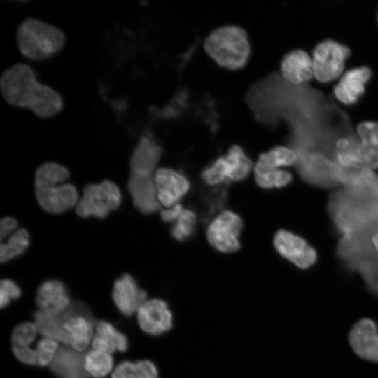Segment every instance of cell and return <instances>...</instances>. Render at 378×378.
Here are the masks:
<instances>
[{
    "mask_svg": "<svg viewBox=\"0 0 378 378\" xmlns=\"http://www.w3.org/2000/svg\"><path fill=\"white\" fill-rule=\"evenodd\" d=\"M162 153V147L150 135H143L130 157L131 174L152 176Z\"/></svg>",
    "mask_w": 378,
    "mask_h": 378,
    "instance_id": "16",
    "label": "cell"
},
{
    "mask_svg": "<svg viewBox=\"0 0 378 378\" xmlns=\"http://www.w3.org/2000/svg\"><path fill=\"white\" fill-rule=\"evenodd\" d=\"M113 358L107 352L92 349L84 355V368L90 377L104 378L113 368Z\"/></svg>",
    "mask_w": 378,
    "mask_h": 378,
    "instance_id": "30",
    "label": "cell"
},
{
    "mask_svg": "<svg viewBox=\"0 0 378 378\" xmlns=\"http://www.w3.org/2000/svg\"><path fill=\"white\" fill-rule=\"evenodd\" d=\"M15 358L21 363L29 365H37L35 349L28 347L12 346Z\"/></svg>",
    "mask_w": 378,
    "mask_h": 378,
    "instance_id": "38",
    "label": "cell"
},
{
    "mask_svg": "<svg viewBox=\"0 0 378 378\" xmlns=\"http://www.w3.org/2000/svg\"><path fill=\"white\" fill-rule=\"evenodd\" d=\"M121 200L119 188L113 182L105 180L85 187L76 206V212L82 218H104L120 206Z\"/></svg>",
    "mask_w": 378,
    "mask_h": 378,
    "instance_id": "6",
    "label": "cell"
},
{
    "mask_svg": "<svg viewBox=\"0 0 378 378\" xmlns=\"http://www.w3.org/2000/svg\"><path fill=\"white\" fill-rule=\"evenodd\" d=\"M17 220L12 217H6L0 223V237L1 241L10 236L18 229Z\"/></svg>",
    "mask_w": 378,
    "mask_h": 378,
    "instance_id": "39",
    "label": "cell"
},
{
    "mask_svg": "<svg viewBox=\"0 0 378 378\" xmlns=\"http://www.w3.org/2000/svg\"><path fill=\"white\" fill-rule=\"evenodd\" d=\"M372 71L367 66L356 67L347 71L334 87L335 97L345 104H353L364 94L365 85Z\"/></svg>",
    "mask_w": 378,
    "mask_h": 378,
    "instance_id": "19",
    "label": "cell"
},
{
    "mask_svg": "<svg viewBox=\"0 0 378 378\" xmlns=\"http://www.w3.org/2000/svg\"><path fill=\"white\" fill-rule=\"evenodd\" d=\"M243 226V220L238 214L230 210L222 211L209 224L207 240L219 252H237L241 247L239 237Z\"/></svg>",
    "mask_w": 378,
    "mask_h": 378,
    "instance_id": "7",
    "label": "cell"
},
{
    "mask_svg": "<svg viewBox=\"0 0 378 378\" xmlns=\"http://www.w3.org/2000/svg\"><path fill=\"white\" fill-rule=\"evenodd\" d=\"M154 181L158 199L167 207L178 204L190 187L188 178L183 174L167 167L156 171Z\"/></svg>",
    "mask_w": 378,
    "mask_h": 378,
    "instance_id": "13",
    "label": "cell"
},
{
    "mask_svg": "<svg viewBox=\"0 0 378 378\" xmlns=\"http://www.w3.org/2000/svg\"><path fill=\"white\" fill-rule=\"evenodd\" d=\"M128 189L134 204L142 213L150 214L160 207L154 177L131 174Z\"/></svg>",
    "mask_w": 378,
    "mask_h": 378,
    "instance_id": "18",
    "label": "cell"
},
{
    "mask_svg": "<svg viewBox=\"0 0 378 378\" xmlns=\"http://www.w3.org/2000/svg\"><path fill=\"white\" fill-rule=\"evenodd\" d=\"M29 244L28 232L23 228L18 229L0 246V260L5 262L22 255Z\"/></svg>",
    "mask_w": 378,
    "mask_h": 378,
    "instance_id": "31",
    "label": "cell"
},
{
    "mask_svg": "<svg viewBox=\"0 0 378 378\" xmlns=\"http://www.w3.org/2000/svg\"><path fill=\"white\" fill-rule=\"evenodd\" d=\"M297 160V154L293 149L278 146L262 153L257 162L271 168L281 169L283 167L296 164Z\"/></svg>",
    "mask_w": 378,
    "mask_h": 378,
    "instance_id": "32",
    "label": "cell"
},
{
    "mask_svg": "<svg viewBox=\"0 0 378 378\" xmlns=\"http://www.w3.org/2000/svg\"><path fill=\"white\" fill-rule=\"evenodd\" d=\"M36 303L38 311L52 314L66 312L71 303L64 285L58 280H48L38 288Z\"/></svg>",
    "mask_w": 378,
    "mask_h": 378,
    "instance_id": "17",
    "label": "cell"
},
{
    "mask_svg": "<svg viewBox=\"0 0 378 378\" xmlns=\"http://www.w3.org/2000/svg\"><path fill=\"white\" fill-rule=\"evenodd\" d=\"M50 370L62 378H90L84 368V355L68 345L60 347Z\"/></svg>",
    "mask_w": 378,
    "mask_h": 378,
    "instance_id": "20",
    "label": "cell"
},
{
    "mask_svg": "<svg viewBox=\"0 0 378 378\" xmlns=\"http://www.w3.org/2000/svg\"><path fill=\"white\" fill-rule=\"evenodd\" d=\"M229 168V181L239 182L245 180L252 169V162L242 148L232 146L225 155Z\"/></svg>",
    "mask_w": 378,
    "mask_h": 378,
    "instance_id": "29",
    "label": "cell"
},
{
    "mask_svg": "<svg viewBox=\"0 0 378 378\" xmlns=\"http://www.w3.org/2000/svg\"><path fill=\"white\" fill-rule=\"evenodd\" d=\"M254 174L257 184L263 189L281 188L290 184L293 179L288 171L271 168L258 162L255 166Z\"/></svg>",
    "mask_w": 378,
    "mask_h": 378,
    "instance_id": "27",
    "label": "cell"
},
{
    "mask_svg": "<svg viewBox=\"0 0 378 378\" xmlns=\"http://www.w3.org/2000/svg\"><path fill=\"white\" fill-rule=\"evenodd\" d=\"M92 346L93 349L111 354L116 351L125 352L128 349V340L112 324L106 321H100L96 323Z\"/></svg>",
    "mask_w": 378,
    "mask_h": 378,
    "instance_id": "23",
    "label": "cell"
},
{
    "mask_svg": "<svg viewBox=\"0 0 378 378\" xmlns=\"http://www.w3.org/2000/svg\"><path fill=\"white\" fill-rule=\"evenodd\" d=\"M228 183L215 186L204 192L201 197L202 218L204 222H209L214 216L222 212L227 202Z\"/></svg>",
    "mask_w": 378,
    "mask_h": 378,
    "instance_id": "26",
    "label": "cell"
},
{
    "mask_svg": "<svg viewBox=\"0 0 378 378\" xmlns=\"http://www.w3.org/2000/svg\"><path fill=\"white\" fill-rule=\"evenodd\" d=\"M327 209L340 236L378 216V174L372 170L357 171L347 185L331 192Z\"/></svg>",
    "mask_w": 378,
    "mask_h": 378,
    "instance_id": "1",
    "label": "cell"
},
{
    "mask_svg": "<svg viewBox=\"0 0 378 378\" xmlns=\"http://www.w3.org/2000/svg\"><path fill=\"white\" fill-rule=\"evenodd\" d=\"M112 298L119 312L129 317L136 314L147 300V295L130 274H125L115 281Z\"/></svg>",
    "mask_w": 378,
    "mask_h": 378,
    "instance_id": "14",
    "label": "cell"
},
{
    "mask_svg": "<svg viewBox=\"0 0 378 378\" xmlns=\"http://www.w3.org/2000/svg\"><path fill=\"white\" fill-rule=\"evenodd\" d=\"M273 243L280 255L300 269H308L316 261V250L304 239L292 232L279 230Z\"/></svg>",
    "mask_w": 378,
    "mask_h": 378,
    "instance_id": "11",
    "label": "cell"
},
{
    "mask_svg": "<svg viewBox=\"0 0 378 378\" xmlns=\"http://www.w3.org/2000/svg\"><path fill=\"white\" fill-rule=\"evenodd\" d=\"M21 290L12 280L2 279L0 284V306L1 308L7 307L11 300L19 298Z\"/></svg>",
    "mask_w": 378,
    "mask_h": 378,
    "instance_id": "37",
    "label": "cell"
},
{
    "mask_svg": "<svg viewBox=\"0 0 378 378\" xmlns=\"http://www.w3.org/2000/svg\"><path fill=\"white\" fill-rule=\"evenodd\" d=\"M69 315V308L59 314H48L38 311L34 315V323L38 333L43 337L53 339L67 345V337L63 326Z\"/></svg>",
    "mask_w": 378,
    "mask_h": 378,
    "instance_id": "25",
    "label": "cell"
},
{
    "mask_svg": "<svg viewBox=\"0 0 378 378\" xmlns=\"http://www.w3.org/2000/svg\"><path fill=\"white\" fill-rule=\"evenodd\" d=\"M204 48L219 65L233 69L242 67L250 54L246 31L235 25L214 29L206 38Z\"/></svg>",
    "mask_w": 378,
    "mask_h": 378,
    "instance_id": "5",
    "label": "cell"
},
{
    "mask_svg": "<svg viewBox=\"0 0 378 378\" xmlns=\"http://www.w3.org/2000/svg\"><path fill=\"white\" fill-rule=\"evenodd\" d=\"M203 182L211 186H218L229 182V170L224 156L217 158L201 173Z\"/></svg>",
    "mask_w": 378,
    "mask_h": 378,
    "instance_id": "34",
    "label": "cell"
},
{
    "mask_svg": "<svg viewBox=\"0 0 378 378\" xmlns=\"http://www.w3.org/2000/svg\"><path fill=\"white\" fill-rule=\"evenodd\" d=\"M197 224L195 213L189 209H184L178 218L174 222L171 235L175 241H185L195 234Z\"/></svg>",
    "mask_w": 378,
    "mask_h": 378,
    "instance_id": "33",
    "label": "cell"
},
{
    "mask_svg": "<svg viewBox=\"0 0 378 378\" xmlns=\"http://www.w3.org/2000/svg\"><path fill=\"white\" fill-rule=\"evenodd\" d=\"M16 41L24 57L33 61H42L59 52L66 44V37L59 27L28 17L17 28Z\"/></svg>",
    "mask_w": 378,
    "mask_h": 378,
    "instance_id": "4",
    "label": "cell"
},
{
    "mask_svg": "<svg viewBox=\"0 0 378 378\" xmlns=\"http://www.w3.org/2000/svg\"><path fill=\"white\" fill-rule=\"evenodd\" d=\"M0 91L10 105L29 108L42 118L56 115L64 106L61 94L38 82L34 70L23 62L15 63L4 71L0 77Z\"/></svg>",
    "mask_w": 378,
    "mask_h": 378,
    "instance_id": "2",
    "label": "cell"
},
{
    "mask_svg": "<svg viewBox=\"0 0 378 378\" xmlns=\"http://www.w3.org/2000/svg\"><path fill=\"white\" fill-rule=\"evenodd\" d=\"M377 20H378V15H377Z\"/></svg>",
    "mask_w": 378,
    "mask_h": 378,
    "instance_id": "41",
    "label": "cell"
},
{
    "mask_svg": "<svg viewBox=\"0 0 378 378\" xmlns=\"http://www.w3.org/2000/svg\"><path fill=\"white\" fill-rule=\"evenodd\" d=\"M136 318L141 330L150 335H160L173 326L172 312L167 302L159 298L147 300L137 311Z\"/></svg>",
    "mask_w": 378,
    "mask_h": 378,
    "instance_id": "12",
    "label": "cell"
},
{
    "mask_svg": "<svg viewBox=\"0 0 378 378\" xmlns=\"http://www.w3.org/2000/svg\"><path fill=\"white\" fill-rule=\"evenodd\" d=\"M349 341L358 356L378 363V330L372 320L365 318L356 322L349 332Z\"/></svg>",
    "mask_w": 378,
    "mask_h": 378,
    "instance_id": "15",
    "label": "cell"
},
{
    "mask_svg": "<svg viewBox=\"0 0 378 378\" xmlns=\"http://www.w3.org/2000/svg\"><path fill=\"white\" fill-rule=\"evenodd\" d=\"M336 255L344 267L361 276L371 292L378 294V216L340 236Z\"/></svg>",
    "mask_w": 378,
    "mask_h": 378,
    "instance_id": "3",
    "label": "cell"
},
{
    "mask_svg": "<svg viewBox=\"0 0 378 378\" xmlns=\"http://www.w3.org/2000/svg\"><path fill=\"white\" fill-rule=\"evenodd\" d=\"M111 378H158V370L149 360H125L114 368Z\"/></svg>",
    "mask_w": 378,
    "mask_h": 378,
    "instance_id": "28",
    "label": "cell"
},
{
    "mask_svg": "<svg viewBox=\"0 0 378 378\" xmlns=\"http://www.w3.org/2000/svg\"><path fill=\"white\" fill-rule=\"evenodd\" d=\"M363 167L374 171L378 168V122L365 121L357 127Z\"/></svg>",
    "mask_w": 378,
    "mask_h": 378,
    "instance_id": "22",
    "label": "cell"
},
{
    "mask_svg": "<svg viewBox=\"0 0 378 378\" xmlns=\"http://www.w3.org/2000/svg\"><path fill=\"white\" fill-rule=\"evenodd\" d=\"M96 323L88 307L79 302H72L69 315L64 323L67 345L82 353L92 343Z\"/></svg>",
    "mask_w": 378,
    "mask_h": 378,
    "instance_id": "9",
    "label": "cell"
},
{
    "mask_svg": "<svg viewBox=\"0 0 378 378\" xmlns=\"http://www.w3.org/2000/svg\"><path fill=\"white\" fill-rule=\"evenodd\" d=\"M182 204L178 203L170 208L161 211V218L164 222L176 221L183 210Z\"/></svg>",
    "mask_w": 378,
    "mask_h": 378,
    "instance_id": "40",
    "label": "cell"
},
{
    "mask_svg": "<svg viewBox=\"0 0 378 378\" xmlns=\"http://www.w3.org/2000/svg\"><path fill=\"white\" fill-rule=\"evenodd\" d=\"M350 55L348 47L328 39L318 43L313 52L314 76L321 83H328L342 74L346 59Z\"/></svg>",
    "mask_w": 378,
    "mask_h": 378,
    "instance_id": "8",
    "label": "cell"
},
{
    "mask_svg": "<svg viewBox=\"0 0 378 378\" xmlns=\"http://www.w3.org/2000/svg\"><path fill=\"white\" fill-rule=\"evenodd\" d=\"M58 342L43 337L38 341L35 349L37 365L45 367L50 365L59 350Z\"/></svg>",
    "mask_w": 378,
    "mask_h": 378,
    "instance_id": "36",
    "label": "cell"
},
{
    "mask_svg": "<svg viewBox=\"0 0 378 378\" xmlns=\"http://www.w3.org/2000/svg\"><path fill=\"white\" fill-rule=\"evenodd\" d=\"M38 332L34 323L24 322L18 325L11 334L12 346H30L35 340Z\"/></svg>",
    "mask_w": 378,
    "mask_h": 378,
    "instance_id": "35",
    "label": "cell"
},
{
    "mask_svg": "<svg viewBox=\"0 0 378 378\" xmlns=\"http://www.w3.org/2000/svg\"><path fill=\"white\" fill-rule=\"evenodd\" d=\"M35 192L40 206L49 213H63L78 202L77 190L71 183L36 181Z\"/></svg>",
    "mask_w": 378,
    "mask_h": 378,
    "instance_id": "10",
    "label": "cell"
},
{
    "mask_svg": "<svg viewBox=\"0 0 378 378\" xmlns=\"http://www.w3.org/2000/svg\"><path fill=\"white\" fill-rule=\"evenodd\" d=\"M334 157L343 168L366 170L363 164L359 139L354 136H343L336 141Z\"/></svg>",
    "mask_w": 378,
    "mask_h": 378,
    "instance_id": "24",
    "label": "cell"
},
{
    "mask_svg": "<svg viewBox=\"0 0 378 378\" xmlns=\"http://www.w3.org/2000/svg\"><path fill=\"white\" fill-rule=\"evenodd\" d=\"M284 78L293 84L309 80L314 76L312 59L302 50H295L286 54L281 64Z\"/></svg>",
    "mask_w": 378,
    "mask_h": 378,
    "instance_id": "21",
    "label": "cell"
}]
</instances>
